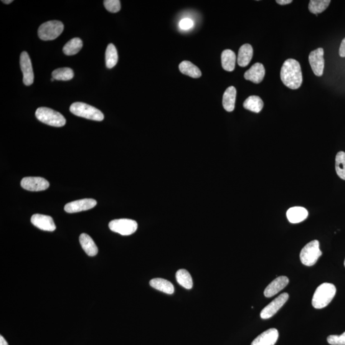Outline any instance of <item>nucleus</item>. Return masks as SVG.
Segmentation results:
<instances>
[{
    "mask_svg": "<svg viewBox=\"0 0 345 345\" xmlns=\"http://www.w3.org/2000/svg\"><path fill=\"white\" fill-rule=\"evenodd\" d=\"M280 76L284 85L290 89H298L303 83L301 65L298 61L291 58L283 63Z\"/></svg>",
    "mask_w": 345,
    "mask_h": 345,
    "instance_id": "1",
    "label": "nucleus"
},
{
    "mask_svg": "<svg viewBox=\"0 0 345 345\" xmlns=\"http://www.w3.org/2000/svg\"><path fill=\"white\" fill-rule=\"evenodd\" d=\"M336 288L333 284L325 283L319 285L314 292L312 305L316 309H322L328 306L334 299Z\"/></svg>",
    "mask_w": 345,
    "mask_h": 345,
    "instance_id": "2",
    "label": "nucleus"
},
{
    "mask_svg": "<svg viewBox=\"0 0 345 345\" xmlns=\"http://www.w3.org/2000/svg\"><path fill=\"white\" fill-rule=\"evenodd\" d=\"M70 111L73 115L88 120L103 121L105 116L98 109L83 103H73L70 107Z\"/></svg>",
    "mask_w": 345,
    "mask_h": 345,
    "instance_id": "3",
    "label": "nucleus"
},
{
    "mask_svg": "<svg viewBox=\"0 0 345 345\" xmlns=\"http://www.w3.org/2000/svg\"><path fill=\"white\" fill-rule=\"evenodd\" d=\"M35 116L41 122L50 126L60 128L64 126L66 124L64 116L52 109L45 107L38 108L35 112Z\"/></svg>",
    "mask_w": 345,
    "mask_h": 345,
    "instance_id": "4",
    "label": "nucleus"
},
{
    "mask_svg": "<svg viewBox=\"0 0 345 345\" xmlns=\"http://www.w3.org/2000/svg\"><path fill=\"white\" fill-rule=\"evenodd\" d=\"M64 30V25L59 21H50L40 25L38 35L42 40H53L59 37Z\"/></svg>",
    "mask_w": 345,
    "mask_h": 345,
    "instance_id": "5",
    "label": "nucleus"
},
{
    "mask_svg": "<svg viewBox=\"0 0 345 345\" xmlns=\"http://www.w3.org/2000/svg\"><path fill=\"white\" fill-rule=\"evenodd\" d=\"M322 255V252L319 249L318 241L314 240L304 246L301 250V261L304 265L310 267L315 264Z\"/></svg>",
    "mask_w": 345,
    "mask_h": 345,
    "instance_id": "6",
    "label": "nucleus"
},
{
    "mask_svg": "<svg viewBox=\"0 0 345 345\" xmlns=\"http://www.w3.org/2000/svg\"><path fill=\"white\" fill-rule=\"evenodd\" d=\"M109 228L113 232L121 235H131L138 229V223L135 220L129 219H120L111 220Z\"/></svg>",
    "mask_w": 345,
    "mask_h": 345,
    "instance_id": "7",
    "label": "nucleus"
},
{
    "mask_svg": "<svg viewBox=\"0 0 345 345\" xmlns=\"http://www.w3.org/2000/svg\"><path fill=\"white\" fill-rule=\"evenodd\" d=\"M289 298L287 293H283L276 298L275 300L268 304L263 309L260 313L261 318L262 319H268L273 317L280 309L282 308L284 304L286 303Z\"/></svg>",
    "mask_w": 345,
    "mask_h": 345,
    "instance_id": "8",
    "label": "nucleus"
},
{
    "mask_svg": "<svg viewBox=\"0 0 345 345\" xmlns=\"http://www.w3.org/2000/svg\"><path fill=\"white\" fill-rule=\"evenodd\" d=\"M22 188L30 191H42L50 187L49 182L42 177H24L22 179Z\"/></svg>",
    "mask_w": 345,
    "mask_h": 345,
    "instance_id": "9",
    "label": "nucleus"
},
{
    "mask_svg": "<svg viewBox=\"0 0 345 345\" xmlns=\"http://www.w3.org/2000/svg\"><path fill=\"white\" fill-rule=\"evenodd\" d=\"M20 66L23 73V83L26 86H30L34 83V75L31 60L29 54L23 52L20 56Z\"/></svg>",
    "mask_w": 345,
    "mask_h": 345,
    "instance_id": "10",
    "label": "nucleus"
},
{
    "mask_svg": "<svg viewBox=\"0 0 345 345\" xmlns=\"http://www.w3.org/2000/svg\"><path fill=\"white\" fill-rule=\"evenodd\" d=\"M324 54V50L322 48H318L313 51L309 55V63L314 75L316 76L323 75L325 64Z\"/></svg>",
    "mask_w": 345,
    "mask_h": 345,
    "instance_id": "11",
    "label": "nucleus"
},
{
    "mask_svg": "<svg viewBox=\"0 0 345 345\" xmlns=\"http://www.w3.org/2000/svg\"><path fill=\"white\" fill-rule=\"evenodd\" d=\"M97 205V202L95 200L91 199L77 200V201L68 203L65 205L64 210L66 212L76 213L85 211L93 209Z\"/></svg>",
    "mask_w": 345,
    "mask_h": 345,
    "instance_id": "12",
    "label": "nucleus"
},
{
    "mask_svg": "<svg viewBox=\"0 0 345 345\" xmlns=\"http://www.w3.org/2000/svg\"><path fill=\"white\" fill-rule=\"evenodd\" d=\"M31 222L35 227L42 230L53 232L56 230L54 220L48 215L34 214L32 215Z\"/></svg>",
    "mask_w": 345,
    "mask_h": 345,
    "instance_id": "13",
    "label": "nucleus"
},
{
    "mask_svg": "<svg viewBox=\"0 0 345 345\" xmlns=\"http://www.w3.org/2000/svg\"><path fill=\"white\" fill-rule=\"evenodd\" d=\"M278 337L279 332L277 329H268L254 339L251 345H275Z\"/></svg>",
    "mask_w": 345,
    "mask_h": 345,
    "instance_id": "14",
    "label": "nucleus"
},
{
    "mask_svg": "<svg viewBox=\"0 0 345 345\" xmlns=\"http://www.w3.org/2000/svg\"><path fill=\"white\" fill-rule=\"evenodd\" d=\"M265 69L264 66L260 63H256L250 69L246 71L244 78L246 80L252 81L255 84L262 82L265 77Z\"/></svg>",
    "mask_w": 345,
    "mask_h": 345,
    "instance_id": "15",
    "label": "nucleus"
},
{
    "mask_svg": "<svg viewBox=\"0 0 345 345\" xmlns=\"http://www.w3.org/2000/svg\"><path fill=\"white\" fill-rule=\"evenodd\" d=\"M288 283L289 279L286 276H280L275 279L265 288V296L268 298H272L285 288L288 285Z\"/></svg>",
    "mask_w": 345,
    "mask_h": 345,
    "instance_id": "16",
    "label": "nucleus"
},
{
    "mask_svg": "<svg viewBox=\"0 0 345 345\" xmlns=\"http://www.w3.org/2000/svg\"><path fill=\"white\" fill-rule=\"evenodd\" d=\"M286 216H287L289 222L297 224L307 219L308 216V212L305 208L293 207L288 210Z\"/></svg>",
    "mask_w": 345,
    "mask_h": 345,
    "instance_id": "17",
    "label": "nucleus"
},
{
    "mask_svg": "<svg viewBox=\"0 0 345 345\" xmlns=\"http://www.w3.org/2000/svg\"><path fill=\"white\" fill-rule=\"evenodd\" d=\"M237 90L234 86H230L226 90L223 97V106L228 112H232L235 109Z\"/></svg>",
    "mask_w": 345,
    "mask_h": 345,
    "instance_id": "18",
    "label": "nucleus"
},
{
    "mask_svg": "<svg viewBox=\"0 0 345 345\" xmlns=\"http://www.w3.org/2000/svg\"><path fill=\"white\" fill-rule=\"evenodd\" d=\"M253 49L250 44H245L240 47L238 51L237 62L238 65L242 67L248 66L252 59Z\"/></svg>",
    "mask_w": 345,
    "mask_h": 345,
    "instance_id": "19",
    "label": "nucleus"
},
{
    "mask_svg": "<svg viewBox=\"0 0 345 345\" xmlns=\"http://www.w3.org/2000/svg\"><path fill=\"white\" fill-rule=\"evenodd\" d=\"M80 242L83 250L88 256H94L98 253V248L89 235L82 233L80 237Z\"/></svg>",
    "mask_w": 345,
    "mask_h": 345,
    "instance_id": "20",
    "label": "nucleus"
},
{
    "mask_svg": "<svg viewBox=\"0 0 345 345\" xmlns=\"http://www.w3.org/2000/svg\"><path fill=\"white\" fill-rule=\"evenodd\" d=\"M150 285L156 290L169 294V295H171L175 291V288L172 283L162 278L153 279L150 281Z\"/></svg>",
    "mask_w": 345,
    "mask_h": 345,
    "instance_id": "21",
    "label": "nucleus"
},
{
    "mask_svg": "<svg viewBox=\"0 0 345 345\" xmlns=\"http://www.w3.org/2000/svg\"><path fill=\"white\" fill-rule=\"evenodd\" d=\"M236 55L233 51L225 50L221 55V63L223 69L229 72L234 70L235 67Z\"/></svg>",
    "mask_w": 345,
    "mask_h": 345,
    "instance_id": "22",
    "label": "nucleus"
},
{
    "mask_svg": "<svg viewBox=\"0 0 345 345\" xmlns=\"http://www.w3.org/2000/svg\"><path fill=\"white\" fill-rule=\"evenodd\" d=\"M179 69L183 75L190 76L192 78H199L202 76V72L193 63L189 61H184L179 65Z\"/></svg>",
    "mask_w": 345,
    "mask_h": 345,
    "instance_id": "23",
    "label": "nucleus"
},
{
    "mask_svg": "<svg viewBox=\"0 0 345 345\" xmlns=\"http://www.w3.org/2000/svg\"><path fill=\"white\" fill-rule=\"evenodd\" d=\"M243 106L246 110L258 113L263 108V102L258 96L252 95L244 101Z\"/></svg>",
    "mask_w": 345,
    "mask_h": 345,
    "instance_id": "24",
    "label": "nucleus"
},
{
    "mask_svg": "<svg viewBox=\"0 0 345 345\" xmlns=\"http://www.w3.org/2000/svg\"><path fill=\"white\" fill-rule=\"evenodd\" d=\"M82 47V40L80 38H73L65 45L63 48V52L67 56L75 55L80 52Z\"/></svg>",
    "mask_w": 345,
    "mask_h": 345,
    "instance_id": "25",
    "label": "nucleus"
},
{
    "mask_svg": "<svg viewBox=\"0 0 345 345\" xmlns=\"http://www.w3.org/2000/svg\"><path fill=\"white\" fill-rule=\"evenodd\" d=\"M176 279L179 285L187 290H191L193 286L191 276L186 270L180 269L177 271Z\"/></svg>",
    "mask_w": 345,
    "mask_h": 345,
    "instance_id": "26",
    "label": "nucleus"
},
{
    "mask_svg": "<svg viewBox=\"0 0 345 345\" xmlns=\"http://www.w3.org/2000/svg\"><path fill=\"white\" fill-rule=\"evenodd\" d=\"M118 53L115 45L110 44L106 52V65L108 68H112L118 62Z\"/></svg>",
    "mask_w": 345,
    "mask_h": 345,
    "instance_id": "27",
    "label": "nucleus"
},
{
    "mask_svg": "<svg viewBox=\"0 0 345 345\" xmlns=\"http://www.w3.org/2000/svg\"><path fill=\"white\" fill-rule=\"evenodd\" d=\"M75 76L73 71L70 68H57L52 72V77L58 81H69Z\"/></svg>",
    "mask_w": 345,
    "mask_h": 345,
    "instance_id": "28",
    "label": "nucleus"
},
{
    "mask_svg": "<svg viewBox=\"0 0 345 345\" xmlns=\"http://www.w3.org/2000/svg\"><path fill=\"white\" fill-rule=\"evenodd\" d=\"M330 3V0H311L309 4V11L315 14L322 13L326 11Z\"/></svg>",
    "mask_w": 345,
    "mask_h": 345,
    "instance_id": "29",
    "label": "nucleus"
},
{
    "mask_svg": "<svg viewBox=\"0 0 345 345\" xmlns=\"http://www.w3.org/2000/svg\"><path fill=\"white\" fill-rule=\"evenodd\" d=\"M336 171L337 176L345 181V153L339 152L336 157Z\"/></svg>",
    "mask_w": 345,
    "mask_h": 345,
    "instance_id": "30",
    "label": "nucleus"
},
{
    "mask_svg": "<svg viewBox=\"0 0 345 345\" xmlns=\"http://www.w3.org/2000/svg\"><path fill=\"white\" fill-rule=\"evenodd\" d=\"M104 6L108 11L112 13H116L121 9V4L119 0H106L104 2Z\"/></svg>",
    "mask_w": 345,
    "mask_h": 345,
    "instance_id": "31",
    "label": "nucleus"
},
{
    "mask_svg": "<svg viewBox=\"0 0 345 345\" xmlns=\"http://www.w3.org/2000/svg\"><path fill=\"white\" fill-rule=\"evenodd\" d=\"M327 341L331 345H345V332L340 335H331L327 337Z\"/></svg>",
    "mask_w": 345,
    "mask_h": 345,
    "instance_id": "32",
    "label": "nucleus"
},
{
    "mask_svg": "<svg viewBox=\"0 0 345 345\" xmlns=\"http://www.w3.org/2000/svg\"><path fill=\"white\" fill-rule=\"evenodd\" d=\"M180 28L182 30H189L192 29L194 26V22L192 19L189 18H185L182 19L179 23Z\"/></svg>",
    "mask_w": 345,
    "mask_h": 345,
    "instance_id": "33",
    "label": "nucleus"
},
{
    "mask_svg": "<svg viewBox=\"0 0 345 345\" xmlns=\"http://www.w3.org/2000/svg\"><path fill=\"white\" fill-rule=\"evenodd\" d=\"M339 54L341 57H345V38L341 42L340 45Z\"/></svg>",
    "mask_w": 345,
    "mask_h": 345,
    "instance_id": "34",
    "label": "nucleus"
},
{
    "mask_svg": "<svg viewBox=\"0 0 345 345\" xmlns=\"http://www.w3.org/2000/svg\"><path fill=\"white\" fill-rule=\"evenodd\" d=\"M276 3L281 5V6H285V5L292 3V1L291 0H277Z\"/></svg>",
    "mask_w": 345,
    "mask_h": 345,
    "instance_id": "35",
    "label": "nucleus"
},
{
    "mask_svg": "<svg viewBox=\"0 0 345 345\" xmlns=\"http://www.w3.org/2000/svg\"><path fill=\"white\" fill-rule=\"evenodd\" d=\"M0 345H9L8 342L5 339L4 337L0 336Z\"/></svg>",
    "mask_w": 345,
    "mask_h": 345,
    "instance_id": "36",
    "label": "nucleus"
},
{
    "mask_svg": "<svg viewBox=\"0 0 345 345\" xmlns=\"http://www.w3.org/2000/svg\"><path fill=\"white\" fill-rule=\"evenodd\" d=\"M2 2H3L4 4H11L12 2H13V1H12V0H8V1H6V0H4V1H2Z\"/></svg>",
    "mask_w": 345,
    "mask_h": 345,
    "instance_id": "37",
    "label": "nucleus"
},
{
    "mask_svg": "<svg viewBox=\"0 0 345 345\" xmlns=\"http://www.w3.org/2000/svg\"><path fill=\"white\" fill-rule=\"evenodd\" d=\"M54 80H55L54 79H53V78L52 79V81H53Z\"/></svg>",
    "mask_w": 345,
    "mask_h": 345,
    "instance_id": "38",
    "label": "nucleus"
},
{
    "mask_svg": "<svg viewBox=\"0 0 345 345\" xmlns=\"http://www.w3.org/2000/svg\"><path fill=\"white\" fill-rule=\"evenodd\" d=\"M344 267H345V260H344Z\"/></svg>",
    "mask_w": 345,
    "mask_h": 345,
    "instance_id": "39",
    "label": "nucleus"
}]
</instances>
